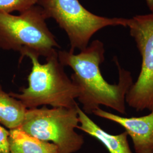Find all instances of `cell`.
Segmentation results:
<instances>
[{
    "instance_id": "30bf717a",
    "label": "cell",
    "mask_w": 153,
    "mask_h": 153,
    "mask_svg": "<svg viewBox=\"0 0 153 153\" xmlns=\"http://www.w3.org/2000/svg\"><path fill=\"white\" fill-rule=\"evenodd\" d=\"M27 108L21 101L3 90L0 84V123L9 130L19 128Z\"/></svg>"
},
{
    "instance_id": "3957f363",
    "label": "cell",
    "mask_w": 153,
    "mask_h": 153,
    "mask_svg": "<svg viewBox=\"0 0 153 153\" xmlns=\"http://www.w3.org/2000/svg\"><path fill=\"white\" fill-rule=\"evenodd\" d=\"M47 19L38 5L18 16L0 14V48L17 51L20 57L27 51L45 58L57 53L60 46L47 25Z\"/></svg>"
},
{
    "instance_id": "7c38bea8",
    "label": "cell",
    "mask_w": 153,
    "mask_h": 153,
    "mask_svg": "<svg viewBox=\"0 0 153 153\" xmlns=\"http://www.w3.org/2000/svg\"><path fill=\"white\" fill-rule=\"evenodd\" d=\"M9 131L0 125V153H10Z\"/></svg>"
},
{
    "instance_id": "4fadbf2b",
    "label": "cell",
    "mask_w": 153,
    "mask_h": 153,
    "mask_svg": "<svg viewBox=\"0 0 153 153\" xmlns=\"http://www.w3.org/2000/svg\"><path fill=\"white\" fill-rule=\"evenodd\" d=\"M149 10L151 13H153V0H144Z\"/></svg>"
},
{
    "instance_id": "52a82bcc",
    "label": "cell",
    "mask_w": 153,
    "mask_h": 153,
    "mask_svg": "<svg viewBox=\"0 0 153 153\" xmlns=\"http://www.w3.org/2000/svg\"><path fill=\"white\" fill-rule=\"evenodd\" d=\"M93 114L119 124L131 137L136 153H153V111L141 117H126L101 109Z\"/></svg>"
},
{
    "instance_id": "7a4b0ae2",
    "label": "cell",
    "mask_w": 153,
    "mask_h": 153,
    "mask_svg": "<svg viewBox=\"0 0 153 153\" xmlns=\"http://www.w3.org/2000/svg\"><path fill=\"white\" fill-rule=\"evenodd\" d=\"M25 57L32 63L27 88H22L21 93L10 92V95L21 101L27 109L47 105L68 108L78 105L76 99L78 97L79 89L66 74L58 52L46 58L45 64H41L38 56L29 51L19 58V63Z\"/></svg>"
},
{
    "instance_id": "ba28073f",
    "label": "cell",
    "mask_w": 153,
    "mask_h": 153,
    "mask_svg": "<svg viewBox=\"0 0 153 153\" xmlns=\"http://www.w3.org/2000/svg\"><path fill=\"white\" fill-rule=\"evenodd\" d=\"M78 115L80 126H78L77 128L98 140L109 153H133L126 131L116 135L109 134L94 123L79 106Z\"/></svg>"
},
{
    "instance_id": "8fae6325",
    "label": "cell",
    "mask_w": 153,
    "mask_h": 153,
    "mask_svg": "<svg viewBox=\"0 0 153 153\" xmlns=\"http://www.w3.org/2000/svg\"><path fill=\"white\" fill-rule=\"evenodd\" d=\"M38 0H0V14L19 13L33 6L37 5Z\"/></svg>"
},
{
    "instance_id": "6da1fadb",
    "label": "cell",
    "mask_w": 153,
    "mask_h": 153,
    "mask_svg": "<svg viewBox=\"0 0 153 153\" xmlns=\"http://www.w3.org/2000/svg\"><path fill=\"white\" fill-rule=\"evenodd\" d=\"M61 64L71 67L74 73L71 79L79 89L78 101L82 111L88 114L100 105L112 108L121 114H126V98L133 84L131 73L121 66L116 57L114 61L119 71V82L109 84L102 76L100 65L104 62L103 43L95 40L78 54L66 51H59Z\"/></svg>"
},
{
    "instance_id": "277c9868",
    "label": "cell",
    "mask_w": 153,
    "mask_h": 153,
    "mask_svg": "<svg viewBox=\"0 0 153 153\" xmlns=\"http://www.w3.org/2000/svg\"><path fill=\"white\" fill-rule=\"evenodd\" d=\"M47 18H52L65 32L69 40V51H82L93 35L109 26L127 27L129 18L99 16L88 11L79 0H38Z\"/></svg>"
},
{
    "instance_id": "5b68a950",
    "label": "cell",
    "mask_w": 153,
    "mask_h": 153,
    "mask_svg": "<svg viewBox=\"0 0 153 153\" xmlns=\"http://www.w3.org/2000/svg\"><path fill=\"white\" fill-rule=\"evenodd\" d=\"M78 107L27 109L19 129L39 140L54 143L60 153H76L85 142L83 136L75 131L79 124Z\"/></svg>"
},
{
    "instance_id": "9c48e42d",
    "label": "cell",
    "mask_w": 153,
    "mask_h": 153,
    "mask_svg": "<svg viewBox=\"0 0 153 153\" xmlns=\"http://www.w3.org/2000/svg\"><path fill=\"white\" fill-rule=\"evenodd\" d=\"M9 132L10 153H60L54 143L39 140L19 128Z\"/></svg>"
},
{
    "instance_id": "8992f818",
    "label": "cell",
    "mask_w": 153,
    "mask_h": 153,
    "mask_svg": "<svg viewBox=\"0 0 153 153\" xmlns=\"http://www.w3.org/2000/svg\"><path fill=\"white\" fill-rule=\"evenodd\" d=\"M127 27L142 57L141 69L126 102L137 111H153V13L129 18Z\"/></svg>"
}]
</instances>
